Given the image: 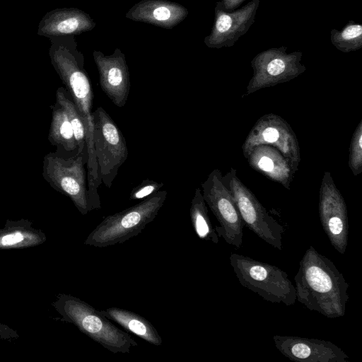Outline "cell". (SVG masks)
<instances>
[{"instance_id":"cell-22","label":"cell","mask_w":362,"mask_h":362,"mask_svg":"<svg viewBox=\"0 0 362 362\" xmlns=\"http://www.w3.org/2000/svg\"><path fill=\"white\" fill-rule=\"evenodd\" d=\"M56 102L66 111L71 124L78 146V155L87 154L86 132L83 120L66 88L59 87L56 92Z\"/></svg>"},{"instance_id":"cell-20","label":"cell","mask_w":362,"mask_h":362,"mask_svg":"<svg viewBox=\"0 0 362 362\" xmlns=\"http://www.w3.org/2000/svg\"><path fill=\"white\" fill-rule=\"evenodd\" d=\"M51 107L52 110L49 141L57 146L56 153L59 155L64 158L77 156V144L66 111L57 102Z\"/></svg>"},{"instance_id":"cell-9","label":"cell","mask_w":362,"mask_h":362,"mask_svg":"<svg viewBox=\"0 0 362 362\" xmlns=\"http://www.w3.org/2000/svg\"><path fill=\"white\" fill-rule=\"evenodd\" d=\"M287 47H273L258 53L251 61L253 74L243 97L260 89L289 81L306 70L300 51L288 53Z\"/></svg>"},{"instance_id":"cell-12","label":"cell","mask_w":362,"mask_h":362,"mask_svg":"<svg viewBox=\"0 0 362 362\" xmlns=\"http://www.w3.org/2000/svg\"><path fill=\"white\" fill-rule=\"evenodd\" d=\"M260 0H252L242 8L228 11L221 1L215 6L214 23L211 31L204 40L209 48L233 46L254 23Z\"/></svg>"},{"instance_id":"cell-4","label":"cell","mask_w":362,"mask_h":362,"mask_svg":"<svg viewBox=\"0 0 362 362\" xmlns=\"http://www.w3.org/2000/svg\"><path fill=\"white\" fill-rule=\"evenodd\" d=\"M230 263L240 284L264 300L293 305L296 301V288L286 272L276 266L250 257L231 253Z\"/></svg>"},{"instance_id":"cell-17","label":"cell","mask_w":362,"mask_h":362,"mask_svg":"<svg viewBox=\"0 0 362 362\" xmlns=\"http://www.w3.org/2000/svg\"><path fill=\"white\" fill-rule=\"evenodd\" d=\"M245 158L253 170L290 189L296 173L289 160L277 148L265 144L257 145Z\"/></svg>"},{"instance_id":"cell-23","label":"cell","mask_w":362,"mask_h":362,"mask_svg":"<svg viewBox=\"0 0 362 362\" xmlns=\"http://www.w3.org/2000/svg\"><path fill=\"white\" fill-rule=\"evenodd\" d=\"M330 40L332 44L342 52L356 51L362 47V25L351 21L341 30L332 29Z\"/></svg>"},{"instance_id":"cell-14","label":"cell","mask_w":362,"mask_h":362,"mask_svg":"<svg viewBox=\"0 0 362 362\" xmlns=\"http://www.w3.org/2000/svg\"><path fill=\"white\" fill-rule=\"evenodd\" d=\"M93 56L102 90L116 106L124 107L130 90L129 71L124 54L116 48L111 55L94 50Z\"/></svg>"},{"instance_id":"cell-18","label":"cell","mask_w":362,"mask_h":362,"mask_svg":"<svg viewBox=\"0 0 362 362\" xmlns=\"http://www.w3.org/2000/svg\"><path fill=\"white\" fill-rule=\"evenodd\" d=\"M47 240L45 233L33 227L32 222L21 219L7 220L0 228V250L26 248L44 243Z\"/></svg>"},{"instance_id":"cell-25","label":"cell","mask_w":362,"mask_h":362,"mask_svg":"<svg viewBox=\"0 0 362 362\" xmlns=\"http://www.w3.org/2000/svg\"><path fill=\"white\" fill-rule=\"evenodd\" d=\"M163 186V182L149 179L144 180L140 185L132 189L129 199L131 201L143 200L159 192Z\"/></svg>"},{"instance_id":"cell-5","label":"cell","mask_w":362,"mask_h":362,"mask_svg":"<svg viewBox=\"0 0 362 362\" xmlns=\"http://www.w3.org/2000/svg\"><path fill=\"white\" fill-rule=\"evenodd\" d=\"M88 156L64 158L56 152L43 158L42 175L56 191L68 197L82 215L92 211L87 185Z\"/></svg>"},{"instance_id":"cell-21","label":"cell","mask_w":362,"mask_h":362,"mask_svg":"<svg viewBox=\"0 0 362 362\" xmlns=\"http://www.w3.org/2000/svg\"><path fill=\"white\" fill-rule=\"evenodd\" d=\"M189 217L192 228L199 239L215 244L218 243V236L212 226L206 204L199 187L195 189L191 201Z\"/></svg>"},{"instance_id":"cell-3","label":"cell","mask_w":362,"mask_h":362,"mask_svg":"<svg viewBox=\"0 0 362 362\" xmlns=\"http://www.w3.org/2000/svg\"><path fill=\"white\" fill-rule=\"evenodd\" d=\"M167 194L165 189H160L131 207L105 217L88 235L84 244L105 247L136 236L156 217Z\"/></svg>"},{"instance_id":"cell-24","label":"cell","mask_w":362,"mask_h":362,"mask_svg":"<svg viewBox=\"0 0 362 362\" xmlns=\"http://www.w3.org/2000/svg\"><path fill=\"white\" fill-rule=\"evenodd\" d=\"M349 167L354 175L362 172V120L356 126L350 143Z\"/></svg>"},{"instance_id":"cell-11","label":"cell","mask_w":362,"mask_h":362,"mask_svg":"<svg viewBox=\"0 0 362 362\" xmlns=\"http://www.w3.org/2000/svg\"><path fill=\"white\" fill-rule=\"evenodd\" d=\"M318 210L322 227L331 245L339 253L344 255L349 235L347 208L329 171L322 176Z\"/></svg>"},{"instance_id":"cell-2","label":"cell","mask_w":362,"mask_h":362,"mask_svg":"<svg viewBox=\"0 0 362 362\" xmlns=\"http://www.w3.org/2000/svg\"><path fill=\"white\" fill-rule=\"evenodd\" d=\"M52 305L66 322L74 325L82 333L114 354L129 353L131 347L137 346L127 332L78 298L59 294Z\"/></svg>"},{"instance_id":"cell-27","label":"cell","mask_w":362,"mask_h":362,"mask_svg":"<svg viewBox=\"0 0 362 362\" xmlns=\"http://www.w3.org/2000/svg\"><path fill=\"white\" fill-rule=\"evenodd\" d=\"M245 0H221L225 10L231 11L238 7Z\"/></svg>"},{"instance_id":"cell-26","label":"cell","mask_w":362,"mask_h":362,"mask_svg":"<svg viewBox=\"0 0 362 362\" xmlns=\"http://www.w3.org/2000/svg\"><path fill=\"white\" fill-rule=\"evenodd\" d=\"M18 337V335L14 329L0 322V337L1 339H9L11 338H16Z\"/></svg>"},{"instance_id":"cell-16","label":"cell","mask_w":362,"mask_h":362,"mask_svg":"<svg viewBox=\"0 0 362 362\" xmlns=\"http://www.w3.org/2000/svg\"><path fill=\"white\" fill-rule=\"evenodd\" d=\"M188 10L168 0H141L126 13V18L165 29H171L185 19Z\"/></svg>"},{"instance_id":"cell-8","label":"cell","mask_w":362,"mask_h":362,"mask_svg":"<svg viewBox=\"0 0 362 362\" xmlns=\"http://www.w3.org/2000/svg\"><path fill=\"white\" fill-rule=\"evenodd\" d=\"M218 169L213 170L202 183V193L206 204L220 226L215 230L218 238L240 248L243 244L244 223L233 196L221 180Z\"/></svg>"},{"instance_id":"cell-6","label":"cell","mask_w":362,"mask_h":362,"mask_svg":"<svg viewBox=\"0 0 362 362\" xmlns=\"http://www.w3.org/2000/svg\"><path fill=\"white\" fill-rule=\"evenodd\" d=\"M221 180L231 192L244 226L273 247L282 250L284 228L269 214L252 191L240 180L231 168Z\"/></svg>"},{"instance_id":"cell-15","label":"cell","mask_w":362,"mask_h":362,"mask_svg":"<svg viewBox=\"0 0 362 362\" xmlns=\"http://www.w3.org/2000/svg\"><path fill=\"white\" fill-rule=\"evenodd\" d=\"M95 21L89 14L77 8H62L48 11L37 27L40 36L52 37L76 35L92 30Z\"/></svg>"},{"instance_id":"cell-19","label":"cell","mask_w":362,"mask_h":362,"mask_svg":"<svg viewBox=\"0 0 362 362\" xmlns=\"http://www.w3.org/2000/svg\"><path fill=\"white\" fill-rule=\"evenodd\" d=\"M99 312L129 332L136 335L151 344L160 346L163 342L160 336L153 325L139 314L115 307Z\"/></svg>"},{"instance_id":"cell-10","label":"cell","mask_w":362,"mask_h":362,"mask_svg":"<svg viewBox=\"0 0 362 362\" xmlns=\"http://www.w3.org/2000/svg\"><path fill=\"white\" fill-rule=\"evenodd\" d=\"M261 144L277 148L289 160L293 171L298 170L301 160L299 144L291 125L281 116L269 113L257 120L242 145L245 158Z\"/></svg>"},{"instance_id":"cell-7","label":"cell","mask_w":362,"mask_h":362,"mask_svg":"<svg viewBox=\"0 0 362 362\" xmlns=\"http://www.w3.org/2000/svg\"><path fill=\"white\" fill-rule=\"evenodd\" d=\"M93 115L98 177L110 188L119 167L128 157V148L123 134L102 107H98Z\"/></svg>"},{"instance_id":"cell-1","label":"cell","mask_w":362,"mask_h":362,"mask_svg":"<svg viewBox=\"0 0 362 362\" xmlns=\"http://www.w3.org/2000/svg\"><path fill=\"white\" fill-rule=\"evenodd\" d=\"M296 300L328 318L343 317L349 284L329 259L313 245L305 251L294 277Z\"/></svg>"},{"instance_id":"cell-13","label":"cell","mask_w":362,"mask_h":362,"mask_svg":"<svg viewBox=\"0 0 362 362\" xmlns=\"http://www.w3.org/2000/svg\"><path fill=\"white\" fill-rule=\"evenodd\" d=\"M276 349L286 358L298 362H346L348 355L336 344L323 339L274 335Z\"/></svg>"}]
</instances>
